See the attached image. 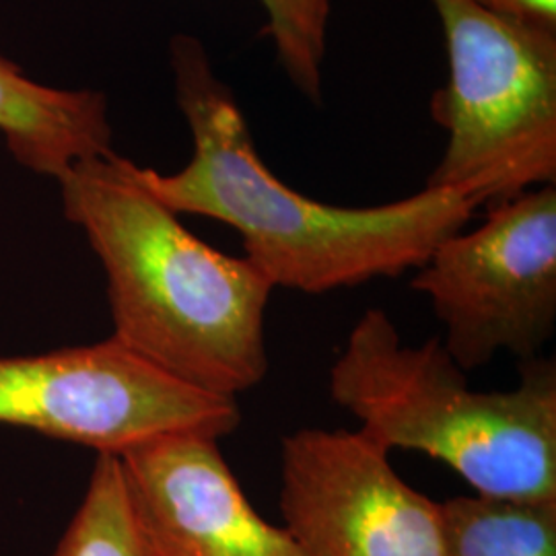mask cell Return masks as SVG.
Instances as JSON below:
<instances>
[{
	"instance_id": "3957f363",
	"label": "cell",
	"mask_w": 556,
	"mask_h": 556,
	"mask_svg": "<svg viewBox=\"0 0 556 556\" xmlns=\"http://www.w3.org/2000/svg\"><path fill=\"white\" fill-rule=\"evenodd\" d=\"M330 396L388 452L454 468L478 495L556 498V365L521 363L507 392H478L429 338L406 344L383 309H367L330 367Z\"/></svg>"
},
{
	"instance_id": "ba28073f",
	"label": "cell",
	"mask_w": 556,
	"mask_h": 556,
	"mask_svg": "<svg viewBox=\"0 0 556 556\" xmlns=\"http://www.w3.org/2000/svg\"><path fill=\"white\" fill-rule=\"evenodd\" d=\"M118 459L153 556H305L285 528L252 507L219 439L169 433Z\"/></svg>"
},
{
	"instance_id": "52a82bcc",
	"label": "cell",
	"mask_w": 556,
	"mask_h": 556,
	"mask_svg": "<svg viewBox=\"0 0 556 556\" xmlns=\"http://www.w3.org/2000/svg\"><path fill=\"white\" fill-rule=\"evenodd\" d=\"M280 511L305 556H447L439 503L397 477L361 429L282 439Z\"/></svg>"
},
{
	"instance_id": "5b68a950",
	"label": "cell",
	"mask_w": 556,
	"mask_h": 556,
	"mask_svg": "<svg viewBox=\"0 0 556 556\" xmlns=\"http://www.w3.org/2000/svg\"><path fill=\"white\" fill-rule=\"evenodd\" d=\"M239 422L238 397L188 386L112 337L0 357V425L91 447L98 456H119L169 433L220 441Z\"/></svg>"
},
{
	"instance_id": "9c48e42d",
	"label": "cell",
	"mask_w": 556,
	"mask_h": 556,
	"mask_svg": "<svg viewBox=\"0 0 556 556\" xmlns=\"http://www.w3.org/2000/svg\"><path fill=\"white\" fill-rule=\"evenodd\" d=\"M0 135L21 167L56 181L83 161L114 151L103 93L41 85L2 56Z\"/></svg>"
},
{
	"instance_id": "8992f818",
	"label": "cell",
	"mask_w": 556,
	"mask_h": 556,
	"mask_svg": "<svg viewBox=\"0 0 556 556\" xmlns=\"http://www.w3.org/2000/svg\"><path fill=\"white\" fill-rule=\"evenodd\" d=\"M417 270L413 289L466 374L501 353L536 358L556 328V184L489 206L480 227L443 239Z\"/></svg>"
},
{
	"instance_id": "30bf717a",
	"label": "cell",
	"mask_w": 556,
	"mask_h": 556,
	"mask_svg": "<svg viewBox=\"0 0 556 556\" xmlns=\"http://www.w3.org/2000/svg\"><path fill=\"white\" fill-rule=\"evenodd\" d=\"M447 556H556V498L454 497L439 503Z\"/></svg>"
},
{
	"instance_id": "277c9868",
	"label": "cell",
	"mask_w": 556,
	"mask_h": 556,
	"mask_svg": "<svg viewBox=\"0 0 556 556\" xmlns=\"http://www.w3.org/2000/svg\"><path fill=\"white\" fill-rule=\"evenodd\" d=\"M447 80L431 98L445 149L427 179L493 206L556 184V29L498 17L472 0H429Z\"/></svg>"
},
{
	"instance_id": "7a4b0ae2",
	"label": "cell",
	"mask_w": 556,
	"mask_h": 556,
	"mask_svg": "<svg viewBox=\"0 0 556 556\" xmlns=\"http://www.w3.org/2000/svg\"><path fill=\"white\" fill-rule=\"evenodd\" d=\"M108 280L112 338L161 371L238 397L268 374L266 307L273 282L188 231L153 197L135 161L108 153L59 179Z\"/></svg>"
},
{
	"instance_id": "8fae6325",
	"label": "cell",
	"mask_w": 556,
	"mask_h": 556,
	"mask_svg": "<svg viewBox=\"0 0 556 556\" xmlns=\"http://www.w3.org/2000/svg\"><path fill=\"white\" fill-rule=\"evenodd\" d=\"M52 556H153L135 516L118 456L100 454L77 514Z\"/></svg>"
},
{
	"instance_id": "6da1fadb",
	"label": "cell",
	"mask_w": 556,
	"mask_h": 556,
	"mask_svg": "<svg viewBox=\"0 0 556 556\" xmlns=\"http://www.w3.org/2000/svg\"><path fill=\"white\" fill-rule=\"evenodd\" d=\"M176 100L194 153L176 174L140 178L176 215L233 227L245 256L273 287L321 295L417 270L480 208L454 188H429L378 206H337L305 197L260 157L250 124L206 48L178 34L169 43Z\"/></svg>"
},
{
	"instance_id": "4fadbf2b",
	"label": "cell",
	"mask_w": 556,
	"mask_h": 556,
	"mask_svg": "<svg viewBox=\"0 0 556 556\" xmlns=\"http://www.w3.org/2000/svg\"><path fill=\"white\" fill-rule=\"evenodd\" d=\"M498 17L556 29V0H472Z\"/></svg>"
},
{
	"instance_id": "7c38bea8",
	"label": "cell",
	"mask_w": 556,
	"mask_h": 556,
	"mask_svg": "<svg viewBox=\"0 0 556 556\" xmlns=\"http://www.w3.org/2000/svg\"><path fill=\"white\" fill-rule=\"evenodd\" d=\"M264 36L275 46L278 64L305 100L324 98V62L334 0H260Z\"/></svg>"
}]
</instances>
